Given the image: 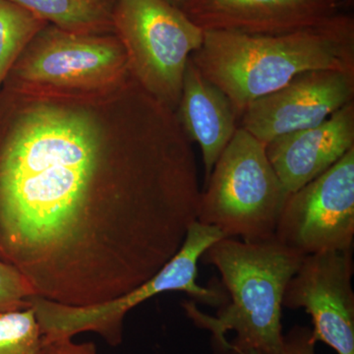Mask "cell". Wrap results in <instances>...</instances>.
Masks as SVG:
<instances>
[{"label":"cell","instance_id":"obj_1","mask_svg":"<svg viewBox=\"0 0 354 354\" xmlns=\"http://www.w3.org/2000/svg\"><path fill=\"white\" fill-rule=\"evenodd\" d=\"M192 142L131 76L0 88V259L36 297L101 304L157 274L198 220Z\"/></svg>","mask_w":354,"mask_h":354},{"label":"cell","instance_id":"obj_2","mask_svg":"<svg viewBox=\"0 0 354 354\" xmlns=\"http://www.w3.org/2000/svg\"><path fill=\"white\" fill-rule=\"evenodd\" d=\"M241 118L251 102L315 70L354 73V18L339 12L313 27L278 34L204 31L191 55Z\"/></svg>","mask_w":354,"mask_h":354},{"label":"cell","instance_id":"obj_3","mask_svg":"<svg viewBox=\"0 0 354 354\" xmlns=\"http://www.w3.org/2000/svg\"><path fill=\"white\" fill-rule=\"evenodd\" d=\"M304 258L276 237L262 242L223 237L201 260L220 272L227 302L216 316L203 313L193 300L184 302L183 308L195 325L212 333L223 353L256 349L278 354L283 341V295Z\"/></svg>","mask_w":354,"mask_h":354},{"label":"cell","instance_id":"obj_4","mask_svg":"<svg viewBox=\"0 0 354 354\" xmlns=\"http://www.w3.org/2000/svg\"><path fill=\"white\" fill-rule=\"evenodd\" d=\"M205 183L197 221L242 241L274 239L288 194L262 142L237 128Z\"/></svg>","mask_w":354,"mask_h":354},{"label":"cell","instance_id":"obj_5","mask_svg":"<svg viewBox=\"0 0 354 354\" xmlns=\"http://www.w3.org/2000/svg\"><path fill=\"white\" fill-rule=\"evenodd\" d=\"M223 237L218 228L195 221L178 252L157 274L134 290L109 301L71 306L32 297L30 306L34 310L44 342L94 332L109 346H118L122 342L123 320L128 312L149 298L167 291H183L194 302L220 308L227 301V292L218 286L205 288L198 285V262L209 246Z\"/></svg>","mask_w":354,"mask_h":354},{"label":"cell","instance_id":"obj_6","mask_svg":"<svg viewBox=\"0 0 354 354\" xmlns=\"http://www.w3.org/2000/svg\"><path fill=\"white\" fill-rule=\"evenodd\" d=\"M113 30L130 76L176 111L186 64L202 46L204 31L165 0H116Z\"/></svg>","mask_w":354,"mask_h":354},{"label":"cell","instance_id":"obj_7","mask_svg":"<svg viewBox=\"0 0 354 354\" xmlns=\"http://www.w3.org/2000/svg\"><path fill=\"white\" fill-rule=\"evenodd\" d=\"M129 75L127 53L115 34H81L48 23L25 46L3 85L91 90Z\"/></svg>","mask_w":354,"mask_h":354},{"label":"cell","instance_id":"obj_8","mask_svg":"<svg viewBox=\"0 0 354 354\" xmlns=\"http://www.w3.org/2000/svg\"><path fill=\"white\" fill-rule=\"evenodd\" d=\"M274 237L302 254L351 250L354 239V148L286 198Z\"/></svg>","mask_w":354,"mask_h":354},{"label":"cell","instance_id":"obj_9","mask_svg":"<svg viewBox=\"0 0 354 354\" xmlns=\"http://www.w3.org/2000/svg\"><path fill=\"white\" fill-rule=\"evenodd\" d=\"M353 251L337 250L304 256L288 281L283 307L304 308L311 316L314 341L337 354H354Z\"/></svg>","mask_w":354,"mask_h":354},{"label":"cell","instance_id":"obj_10","mask_svg":"<svg viewBox=\"0 0 354 354\" xmlns=\"http://www.w3.org/2000/svg\"><path fill=\"white\" fill-rule=\"evenodd\" d=\"M353 97V72H305L248 104L239 127L267 145L281 135L321 124Z\"/></svg>","mask_w":354,"mask_h":354},{"label":"cell","instance_id":"obj_11","mask_svg":"<svg viewBox=\"0 0 354 354\" xmlns=\"http://www.w3.org/2000/svg\"><path fill=\"white\" fill-rule=\"evenodd\" d=\"M337 0H186L183 12L203 31L278 34L313 27L342 12Z\"/></svg>","mask_w":354,"mask_h":354},{"label":"cell","instance_id":"obj_12","mask_svg":"<svg viewBox=\"0 0 354 354\" xmlns=\"http://www.w3.org/2000/svg\"><path fill=\"white\" fill-rule=\"evenodd\" d=\"M354 148V102L315 127L288 133L266 152L288 195L333 167Z\"/></svg>","mask_w":354,"mask_h":354},{"label":"cell","instance_id":"obj_13","mask_svg":"<svg viewBox=\"0 0 354 354\" xmlns=\"http://www.w3.org/2000/svg\"><path fill=\"white\" fill-rule=\"evenodd\" d=\"M176 113L188 138L201 149L206 183L239 127V118L227 95L203 75L191 57Z\"/></svg>","mask_w":354,"mask_h":354},{"label":"cell","instance_id":"obj_14","mask_svg":"<svg viewBox=\"0 0 354 354\" xmlns=\"http://www.w3.org/2000/svg\"><path fill=\"white\" fill-rule=\"evenodd\" d=\"M67 31L114 34L116 0H8Z\"/></svg>","mask_w":354,"mask_h":354},{"label":"cell","instance_id":"obj_15","mask_svg":"<svg viewBox=\"0 0 354 354\" xmlns=\"http://www.w3.org/2000/svg\"><path fill=\"white\" fill-rule=\"evenodd\" d=\"M48 24L17 4L0 0V88L25 46Z\"/></svg>","mask_w":354,"mask_h":354},{"label":"cell","instance_id":"obj_16","mask_svg":"<svg viewBox=\"0 0 354 354\" xmlns=\"http://www.w3.org/2000/svg\"><path fill=\"white\" fill-rule=\"evenodd\" d=\"M44 339L34 310L0 312V354H43Z\"/></svg>","mask_w":354,"mask_h":354},{"label":"cell","instance_id":"obj_17","mask_svg":"<svg viewBox=\"0 0 354 354\" xmlns=\"http://www.w3.org/2000/svg\"><path fill=\"white\" fill-rule=\"evenodd\" d=\"M32 297L36 293L24 274L0 259V312L27 308Z\"/></svg>","mask_w":354,"mask_h":354},{"label":"cell","instance_id":"obj_18","mask_svg":"<svg viewBox=\"0 0 354 354\" xmlns=\"http://www.w3.org/2000/svg\"><path fill=\"white\" fill-rule=\"evenodd\" d=\"M315 344L311 329L295 326L283 335V346L278 354H315Z\"/></svg>","mask_w":354,"mask_h":354},{"label":"cell","instance_id":"obj_19","mask_svg":"<svg viewBox=\"0 0 354 354\" xmlns=\"http://www.w3.org/2000/svg\"><path fill=\"white\" fill-rule=\"evenodd\" d=\"M43 354H97V351L93 342L76 344L71 339H64L44 342Z\"/></svg>","mask_w":354,"mask_h":354},{"label":"cell","instance_id":"obj_20","mask_svg":"<svg viewBox=\"0 0 354 354\" xmlns=\"http://www.w3.org/2000/svg\"><path fill=\"white\" fill-rule=\"evenodd\" d=\"M232 354H264L261 353L259 351H256V349H237V351H234Z\"/></svg>","mask_w":354,"mask_h":354},{"label":"cell","instance_id":"obj_21","mask_svg":"<svg viewBox=\"0 0 354 354\" xmlns=\"http://www.w3.org/2000/svg\"><path fill=\"white\" fill-rule=\"evenodd\" d=\"M165 1L169 2L171 6L177 7V8H180L183 6L184 2L186 0H165Z\"/></svg>","mask_w":354,"mask_h":354},{"label":"cell","instance_id":"obj_22","mask_svg":"<svg viewBox=\"0 0 354 354\" xmlns=\"http://www.w3.org/2000/svg\"><path fill=\"white\" fill-rule=\"evenodd\" d=\"M337 1L341 4L342 8H344V6H346V4H351V0H337Z\"/></svg>","mask_w":354,"mask_h":354}]
</instances>
